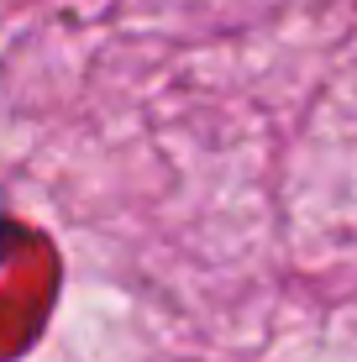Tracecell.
Returning a JSON list of instances; mask_svg holds the SVG:
<instances>
[{"label":"cell","mask_w":357,"mask_h":362,"mask_svg":"<svg viewBox=\"0 0 357 362\" xmlns=\"http://www.w3.org/2000/svg\"><path fill=\"white\" fill-rule=\"evenodd\" d=\"M16 236H21V226L11 221V210H6V194H0V263H6V257L16 252Z\"/></svg>","instance_id":"cell-1"}]
</instances>
